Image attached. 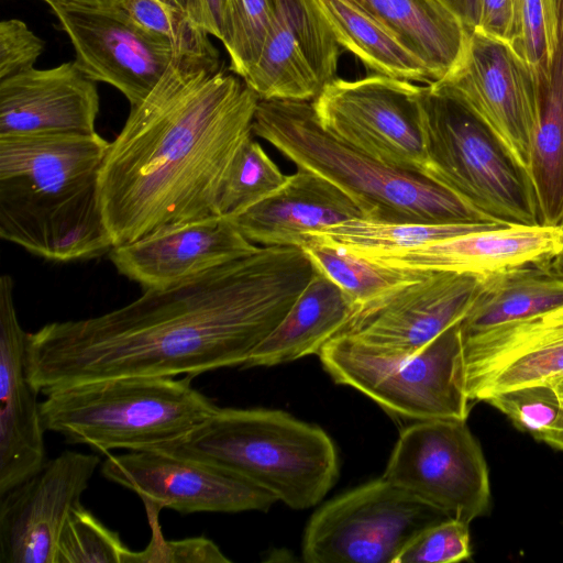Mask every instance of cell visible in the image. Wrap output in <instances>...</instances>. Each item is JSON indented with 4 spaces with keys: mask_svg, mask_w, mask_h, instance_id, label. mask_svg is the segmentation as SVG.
Returning <instances> with one entry per match:
<instances>
[{
    "mask_svg": "<svg viewBox=\"0 0 563 563\" xmlns=\"http://www.w3.org/2000/svg\"><path fill=\"white\" fill-rule=\"evenodd\" d=\"M555 36V0H521L515 51L530 67L536 82L548 79Z\"/></svg>",
    "mask_w": 563,
    "mask_h": 563,
    "instance_id": "cell-37",
    "label": "cell"
},
{
    "mask_svg": "<svg viewBox=\"0 0 563 563\" xmlns=\"http://www.w3.org/2000/svg\"><path fill=\"white\" fill-rule=\"evenodd\" d=\"M253 134L297 168L312 172L342 189L364 219L389 223H498L431 179L386 166L336 140L318 122L312 101L258 100Z\"/></svg>",
    "mask_w": 563,
    "mask_h": 563,
    "instance_id": "cell-4",
    "label": "cell"
},
{
    "mask_svg": "<svg viewBox=\"0 0 563 563\" xmlns=\"http://www.w3.org/2000/svg\"><path fill=\"white\" fill-rule=\"evenodd\" d=\"M435 82L466 101L528 167L536 84L528 64L508 43L472 31L456 67Z\"/></svg>",
    "mask_w": 563,
    "mask_h": 563,
    "instance_id": "cell-17",
    "label": "cell"
},
{
    "mask_svg": "<svg viewBox=\"0 0 563 563\" xmlns=\"http://www.w3.org/2000/svg\"><path fill=\"white\" fill-rule=\"evenodd\" d=\"M188 13L190 0H167ZM189 15V14H188Z\"/></svg>",
    "mask_w": 563,
    "mask_h": 563,
    "instance_id": "cell-46",
    "label": "cell"
},
{
    "mask_svg": "<svg viewBox=\"0 0 563 563\" xmlns=\"http://www.w3.org/2000/svg\"><path fill=\"white\" fill-rule=\"evenodd\" d=\"M229 0H190L188 14L209 35L223 40Z\"/></svg>",
    "mask_w": 563,
    "mask_h": 563,
    "instance_id": "cell-42",
    "label": "cell"
},
{
    "mask_svg": "<svg viewBox=\"0 0 563 563\" xmlns=\"http://www.w3.org/2000/svg\"><path fill=\"white\" fill-rule=\"evenodd\" d=\"M340 46L374 74L424 85V64L391 32L353 0H313Z\"/></svg>",
    "mask_w": 563,
    "mask_h": 563,
    "instance_id": "cell-27",
    "label": "cell"
},
{
    "mask_svg": "<svg viewBox=\"0 0 563 563\" xmlns=\"http://www.w3.org/2000/svg\"><path fill=\"white\" fill-rule=\"evenodd\" d=\"M562 250L563 225H500L362 258L395 268L487 275L551 264Z\"/></svg>",
    "mask_w": 563,
    "mask_h": 563,
    "instance_id": "cell-20",
    "label": "cell"
},
{
    "mask_svg": "<svg viewBox=\"0 0 563 563\" xmlns=\"http://www.w3.org/2000/svg\"><path fill=\"white\" fill-rule=\"evenodd\" d=\"M561 402L562 408L558 420L541 440V442L559 451H563V401Z\"/></svg>",
    "mask_w": 563,
    "mask_h": 563,
    "instance_id": "cell-45",
    "label": "cell"
},
{
    "mask_svg": "<svg viewBox=\"0 0 563 563\" xmlns=\"http://www.w3.org/2000/svg\"><path fill=\"white\" fill-rule=\"evenodd\" d=\"M448 517L384 477L322 505L307 523L308 563H395L423 529Z\"/></svg>",
    "mask_w": 563,
    "mask_h": 563,
    "instance_id": "cell-9",
    "label": "cell"
},
{
    "mask_svg": "<svg viewBox=\"0 0 563 563\" xmlns=\"http://www.w3.org/2000/svg\"><path fill=\"white\" fill-rule=\"evenodd\" d=\"M423 176L504 225H539L528 167L466 101L439 82L418 95Z\"/></svg>",
    "mask_w": 563,
    "mask_h": 563,
    "instance_id": "cell-6",
    "label": "cell"
},
{
    "mask_svg": "<svg viewBox=\"0 0 563 563\" xmlns=\"http://www.w3.org/2000/svg\"><path fill=\"white\" fill-rule=\"evenodd\" d=\"M461 321L415 354L374 353L335 335L318 353L324 371L341 385L361 391L390 415L413 420H467Z\"/></svg>",
    "mask_w": 563,
    "mask_h": 563,
    "instance_id": "cell-8",
    "label": "cell"
},
{
    "mask_svg": "<svg viewBox=\"0 0 563 563\" xmlns=\"http://www.w3.org/2000/svg\"><path fill=\"white\" fill-rule=\"evenodd\" d=\"M521 0H481V32L508 43L514 49L519 40Z\"/></svg>",
    "mask_w": 563,
    "mask_h": 563,
    "instance_id": "cell-41",
    "label": "cell"
},
{
    "mask_svg": "<svg viewBox=\"0 0 563 563\" xmlns=\"http://www.w3.org/2000/svg\"><path fill=\"white\" fill-rule=\"evenodd\" d=\"M131 552L117 531L79 504L62 530L55 563H129Z\"/></svg>",
    "mask_w": 563,
    "mask_h": 563,
    "instance_id": "cell-33",
    "label": "cell"
},
{
    "mask_svg": "<svg viewBox=\"0 0 563 563\" xmlns=\"http://www.w3.org/2000/svg\"><path fill=\"white\" fill-rule=\"evenodd\" d=\"M341 48L313 0H277L261 55L242 79L260 100L313 101L338 78Z\"/></svg>",
    "mask_w": 563,
    "mask_h": 563,
    "instance_id": "cell-16",
    "label": "cell"
},
{
    "mask_svg": "<svg viewBox=\"0 0 563 563\" xmlns=\"http://www.w3.org/2000/svg\"><path fill=\"white\" fill-rule=\"evenodd\" d=\"M256 93L220 66L175 56L107 150L100 203L113 244L218 213L225 172L253 135Z\"/></svg>",
    "mask_w": 563,
    "mask_h": 563,
    "instance_id": "cell-2",
    "label": "cell"
},
{
    "mask_svg": "<svg viewBox=\"0 0 563 563\" xmlns=\"http://www.w3.org/2000/svg\"><path fill=\"white\" fill-rule=\"evenodd\" d=\"M44 47V41L35 35L22 20H2L0 23V80L34 68Z\"/></svg>",
    "mask_w": 563,
    "mask_h": 563,
    "instance_id": "cell-40",
    "label": "cell"
},
{
    "mask_svg": "<svg viewBox=\"0 0 563 563\" xmlns=\"http://www.w3.org/2000/svg\"><path fill=\"white\" fill-rule=\"evenodd\" d=\"M383 477L468 525L489 514L487 463L466 420H417L405 428Z\"/></svg>",
    "mask_w": 563,
    "mask_h": 563,
    "instance_id": "cell-10",
    "label": "cell"
},
{
    "mask_svg": "<svg viewBox=\"0 0 563 563\" xmlns=\"http://www.w3.org/2000/svg\"><path fill=\"white\" fill-rule=\"evenodd\" d=\"M419 86L378 74L335 78L312 106L322 129L336 140L386 166L423 176Z\"/></svg>",
    "mask_w": 563,
    "mask_h": 563,
    "instance_id": "cell-11",
    "label": "cell"
},
{
    "mask_svg": "<svg viewBox=\"0 0 563 563\" xmlns=\"http://www.w3.org/2000/svg\"><path fill=\"white\" fill-rule=\"evenodd\" d=\"M471 556L468 523L456 518H445L417 534L395 563H452Z\"/></svg>",
    "mask_w": 563,
    "mask_h": 563,
    "instance_id": "cell-38",
    "label": "cell"
},
{
    "mask_svg": "<svg viewBox=\"0 0 563 563\" xmlns=\"http://www.w3.org/2000/svg\"><path fill=\"white\" fill-rule=\"evenodd\" d=\"M563 306V274L551 264H528L483 275L461 320L462 339Z\"/></svg>",
    "mask_w": 563,
    "mask_h": 563,
    "instance_id": "cell-25",
    "label": "cell"
},
{
    "mask_svg": "<svg viewBox=\"0 0 563 563\" xmlns=\"http://www.w3.org/2000/svg\"><path fill=\"white\" fill-rule=\"evenodd\" d=\"M253 135L233 156L220 188L218 213L232 218L267 198L288 180Z\"/></svg>",
    "mask_w": 563,
    "mask_h": 563,
    "instance_id": "cell-31",
    "label": "cell"
},
{
    "mask_svg": "<svg viewBox=\"0 0 563 563\" xmlns=\"http://www.w3.org/2000/svg\"><path fill=\"white\" fill-rule=\"evenodd\" d=\"M100 459L64 451L0 495V563H55L58 539Z\"/></svg>",
    "mask_w": 563,
    "mask_h": 563,
    "instance_id": "cell-15",
    "label": "cell"
},
{
    "mask_svg": "<svg viewBox=\"0 0 563 563\" xmlns=\"http://www.w3.org/2000/svg\"><path fill=\"white\" fill-rule=\"evenodd\" d=\"M49 7H76L87 9H111L119 8L126 0H44Z\"/></svg>",
    "mask_w": 563,
    "mask_h": 563,
    "instance_id": "cell-44",
    "label": "cell"
},
{
    "mask_svg": "<svg viewBox=\"0 0 563 563\" xmlns=\"http://www.w3.org/2000/svg\"><path fill=\"white\" fill-rule=\"evenodd\" d=\"M482 278L428 271L418 279L354 305L335 335L347 336L382 355L415 354L464 318Z\"/></svg>",
    "mask_w": 563,
    "mask_h": 563,
    "instance_id": "cell-12",
    "label": "cell"
},
{
    "mask_svg": "<svg viewBox=\"0 0 563 563\" xmlns=\"http://www.w3.org/2000/svg\"><path fill=\"white\" fill-rule=\"evenodd\" d=\"M314 273L298 246L255 252L103 314L29 333L26 373L47 395L125 376H196L243 366Z\"/></svg>",
    "mask_w": 563,
    "mask_h": 563,
    "instance_id": "cell-1",
    "label": "cell"
},
{
    "mask_svg": "<svg viewBox=\"0 0 563 563\" xmlns=\"http://www.w3.org/2000/svg\"><path fill=\"white\" fill-rule=\"evenodd\" d=\"M277 0H229L223 40L230 70L244 78L256 64L272 26Z\"/></svg>",
    "mask_w": 563,
    "mask_h": 563,
    "instance_id": "cell-34",
    "label": "cell"
},
{
    "mask_svg": "<svg viewBox=\"0 0 563 563\" xmlns=\"http://www.w3.org/2000/svg\"><path fill=\"white\" fill-rule=\"evenodd\" d=\"M156 449L236 473L297 510L317 505L339 476L332 439L276 409L218 408L187 435Z\"/></svg>",
    "mask_w": 563,
    "mask_h": 563,
    "instance_id": "cell-5",
    "label": "cell"
},
{
    "mask_svg": "<svg viewBox=\"0 0 563 563\" xmlns=\"http://www.w3.org/2000/svg\"><path fill=\"white\" fill-rule=\"evenodd\" d=\"M233 221L220 214L168 224L109 256L117 271L145 289L165 288L255 252Z\"/></svg>",
    "mask_w": 563,
    "mask_h": 563,
    "instance_id": "cell-18",
    "label": "cell"
},
{
    "mask_svg": "<svg viewBox=\"0 0 563 563\" xmlns=\"http://www.w3.org/2000/svg\"><path fill=\"white\" fill-rule=\"evenodd\" d=\"M13 286L10 275L0 277V495L46 462L41 402L26 373L29 333L18 319Z\"/></svg>",
    "mask_w": 563,
    "mask_h": 563,
    "instance_id": "cell-19",
    "label": "cell"
},
{
    "mask_svg": "<svg viewBox=\"0 0 563 563\" xmlns=\"http://www.w3.org/2000/svg\"><path fill=\"white\" fill-rule=\"evenodd\" d=\"M349 297L314 267V273L276 328L243 367L274 366L320 352L349 318Z\"/></svg>",
    "mask_w": 563,
    "mask_h": 563,
    "instance_id": "cell-24",
    "label": "cell"
},
{
    "mask_svg": "<svg viewBox=\"0 0 563 563\" xmlns=\"http://www.w3.org/2000/svg\"><path fill=\"white\" fill-rule=\"evenodd\" d=\"M230 219L256 245L301 247L311 233L364 217L338 186L297 168L283 187Z\"/></svg>",
    "mask_w": 563,
    "mask_h": 563,
    "instance_id": "cell-22",
    "label": "cell"
},
{
    "mask_svg": "<svg viewBox=\"0 0 563 563\" xmlns=\"http://www.w3.org/2000/svg\"><path fill=\"white\" fill-rule=\"evenodd\" d=\"M86 77L118 89L131 107L142 101L176 56L170 44L122 8L51 7Z\"/></svg>",
    "mask_w": 563,
    "mask_h": 563,
    "instance_id": "cell-14",
    "label": "cell"
},
{
    "mask_svg": "<svg viewBox=\"0 0 563 563\" xmlns=\"http://www.w3.org/2000/svg\"><path fill=\"white\" fill-rule=\"evenodd\" d=\"M301 249L313 266L339 286L353 305L368 301L399 284L418 279L428 273L378 265L313 238H308Z\"/></svg>",
    "mask_w": 563,
    "mask_h": 563,
    "instance_id": "cell-30",
    "label": "cell"
},
{
    "mask_svg": "<svg viewBox=\"0 0 563 563\" xmlns=\"http://www.w3.org/2000/svg\"><path fill=\"white\" fill-rule=\"evenodd\" d=\"M499 223H389L352 219L309 234L330 245L364 257L412 249L449 238L463 235Z\"/></svg>",
    "mask_w": 563,
    "mask_h": 563,
    "instance_id": "cell-29",
    "label": "cell"
},
{
    "mask_svg": "<svg viewBox=\"0 0 563 563\" xmlns=\"http://www.w3.org/2000/svg\"><path fill=\"white\" fill-rule=\"evenodd\" d=\"M562 335L563 306L462 339L464 384L470 400L506 364Z\"/></svg>",
    "mask_w": 563,
    "mask_h": 563,
    "instance_id": "cell-28",
    "label": "cell"
},
{
    "mask_svg": "<svg viewBox=\"0 0 563 563\" xmlns=\"http://www.w3.org/2000/svg\"><path fill=\"white\" fill-rule=\"evenodd\" d=\"M122 8L141 26L166 40L176 56L220 66L218 49L188 13L167 0H126Z\"/></svg>",
    "mask_w": 563,
    "mask_h": 563,
    "instance_id": "cell-32",
    "label": "cell"
},
{
    "mask_svg": "<svg viewBox=\"0 0 563 563\" xmlns=\"http://www.w3.org/2000/svg\"><path fill=\"white\" fill-rule=\"evenodd\" d=\"M556 36L548 79L536 82L528 170L540 222L563 225V0H555Z\"/></svg>",
    "mask_w": 563,
    "mask_h": 563,
    "instance_id": "cell-23",
    "label": "cell"
},
{
    "mask_svg": "<svg viewBox=\"0 0 563 563\" xmlns=\"http://www.w3.org/2000/svg\"><path fill=\"white\" fill-rule=\"evenodd\" d=\"M391 32L427 67L433 82L461 60L468 31L438 0H353Z\"/></svg>",
    "mask_w": 563,
    "mask_h": 563,
    "instance_id": "cell-26",
    "label": "cell"
},
{
    "mask_svg": "<svg viewBox=\"0 0 563 563\" xmlns=\"http://www.w3.org/2000/svg\"><path fill=\"white\" fill-rule=\"evenodd\" d=\"M102 475L132 492L145 507L180 514L267 511L276 497L214 464L158 449L109 455Z\"/></svg>",
    "mask_w": 563,
    "mask_h": 563,
    "instance_id": "cell-13",
    "label": "cell"
},
{
    "mask_svg": "<svg viewBox=\"0 0 563 563\" xmlns=\"http://www.w3.org/2000/svg\"><path fill=\"white\" fill-rule=\"evenodd\" d=\"M109 144L98 133L0 137L1 238L55 262L110 251L99 190Z\"/></svg>",
    "mask_w": 563,
    "mask_h": 563,
    "instance_id": "cell-3",
    "label": "cell"
},
{
    "mask_svg": "<svg viewBox=\"0 0 563 563\" xmlns=\"http://www.w3.org/2000/svg\"><path fill=\"white\" fill-rule=\"evenodd\" d=\"M96 82L75 62L0 80V137L95 134Z\"/></svg>",
    "mask_w": 563,
    "mask_h": 563,
    "instance_id": "cell-21",
    "label": "cell"
},
{
    "mask_svg": "<svg viewBox=\"0 0 563 563\" xmlns=\"http://www.w3.org/2000/svg\"><path fill=\"white\" fill-rule=\"evenodd\" d=\"M452 12L468 31L478 27L481 16V0H438Z\"/></svg>",
    "mask_w": 563,
    "mask_h": 563,
    "instance_id": "cell-43",
    "label": "cell"
},
{
    "mask_svg": "<svg viewBox=\"0 0 563 563\" xmlns=\"http://www.w3.org/2000/svg\"><path fill=\"white\" fill-rule=\"evenodd\" d=\"M556 395L559 396L560 400L563 401V378L556 380L552 384Z\"/></svg>",
    "mask_w": 563,
    "mask_h": 563,
    "instance_id": "cell-47",
    "label": "cell"
},
{
    "mask_svg": "<svg viewBox=\"0 0 563 563\" xmlns=\"http://www.w3.org/2000/svg\"><path fill=\"white\" fill-rule=\"evenodd\" d=\"M554 267L563 274V250L561 254L553 261Z\"/></svg>",
    "mask_w": 563,
    "mask_h": 563,
    "instance_id": "cell-48",
    "label": "cell"
},
{
    "mask_svg": "<svg viewBox=\"0 0 563 563\" xmlns=\"http://www.w3.org/2000/svg\"><path fill=\"white\" fill-rule=\"evenodd\" d=\"M152 529L151 541L142 551H132L129 563H228L231 562L211 540L197 537L167 541L161 531L159 510L145 507Z\"/></svg>",
    "mask_w": 563,
    "mask_h": 563,
    "instance_id": "cell-39",
    "label": "cell"
},
{
    "mask_svg": "<svg viewBox=\"0 0 563 563\" xmlns=\"http://www.w3.org/2000/svg\"><path fill=\"white\" fill-rule=\"evenodd\" d=\"M563 378V335L500 368L475 394L474 400L511 388L550 384Z\"/></svg>",
    "mask_w": 563,
    "mask_h": 563,
    "instance_id": "cell-36",
    "label": "cell"
},
{
    "mask_svg": "<svg viewBox=\"0 0 563 563\" xmlns=\"http://www.w3.org/2000/svg\"><path fill=\"white\" fill-rule=\"evenodd\" d=\"M191 378L125 376L56 389L40 404L43 426L103 453L156 449L187 435L219 408Z\"/></svg>",
    "mask_w": 563,
    "mask_h": 563,
    "instance_id": "cell-7",
    "label": "cell"
},
{
    "mask_svg": "<svg viewBox=\"0 0 563 563\" xmlns=\"http://www.w3.org/2000/svg\"><path fill=\"white\" fill-rule=\"evenodd\" d=\"M486 401L504 413L520 431L541 442L558 420L562 402L550 384L529 385L499 391Z\"/></svg>",
    "mask_w": 563,
    "mask_h": 563,
    "instance_id": "cell-35",
    "label": "cell"
}]
</instances>
